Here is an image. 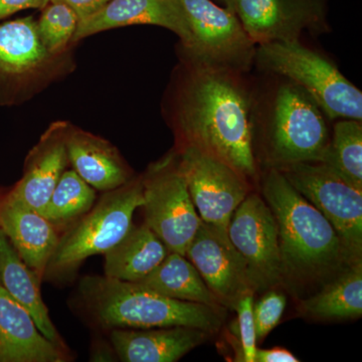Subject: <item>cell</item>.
Masks as SVG:
<instances>
[{
  "label": "cell",
  "mask_w": 362,
  "mask_h": 362,
  "mask_svg": "<svg viewBox=\"0 0 362 362\" xmlns=\"http://www.w3.org/2000/svg\"><path fill=\"white\" fill-rule=\"evenodd\" d=\"M233 73L197 66L178 95L176 125L183 145L220 159L247 180L257 175L252 105Z\"/></svg>",
  "instance_id": "obj_1"
},
{
  "label": "cell",
  "mask_w": 362,
  "mask_h": 362,
  "mask_svg": "<svg viewBox=\"0 0 362 362\" xmlns=\"http://www.w3.org/2000/svg\"><path fill=\"white\" fill-rule=\"evenodd\" d=\"M263 194L277 225L283 279L309 280L349 265L335 228L277 168L264 178Z\"/></svg>",
  "instance_id": "obj_2"
},
{
  "label": "cell",
  "mask_w": 362,
  "mask_h": 362,
  "mask_svg": "<svg viewBox=\"0 0 362 362\" xmlns=\"http://www.w3.org/2000/svg\"><path fill=\"white\" fill-rule=\"evenodd\" d=\"M78 291L90 316L108 329L185 326L214 334L225 318L223 307L171 299L138 283L107 276L85 277Z\"/></svg>",
  "instance_id": "obj_3"
},
{
  "label": "cell",
  "mask_w": 362,
  "mask_h": 362,
  "mask_svg": "<svg viewBox=\"0 0 362 362\" xmlns=\"http://www.w3.org/2000/svg\"><path fill=\"white\" fill-rule=\"evenodd\" d=\"M143 204L141 178L107 192L96 206L59 238L45 275H68L89 257L108 252L129 233L135 211Z\"/></svg>",
  "instance_id": "obj_4"
},
{
  "label": "cell",
  "mask_w": 362,
  "mask_h": 362,
  "mask_svg": "<svg viewBox=\"0 0 362 362\" xmlns=\"http://www.w3.org/2000/svg\"><path fill=\"white\" fill-rule=\"evenodd\" d=\"M256 51L262 65L301 88L331 119L361 121V90L337 66L299 40L266 42Z\"/></svg>",
  "instance_id": "obj_5"
},
{
  "label": "cell",
  "mask_w": 362,
  "mask_h": 362,
  "mask_svg": "<svg viewBox=\"0 0 362 362\" xmlns=\"http://www.w3.org/2000/svg\"><path fill=\"white\" fill-rule=\"evenodd\" d=\"M330 139L322 111L301 88L282 86L276 95L267 133L271 168L321 162Z\"/></svg>",
  "instance_id": "obj_6"
},
{
  "label": "cell",
  "mask_w": 362,
  "mask_h": 362,
  "mask_svg": "<svg viewBox=\"0 0 362 362\" xmlns=\"http://www.w3.org/2000/svg\"><path fill=\"white\" fill-rule=\"evenodd\" d=\"M277 169L333 226L349 265L361 261L362 190L322 162H300Z\"/></svg>",
  "instance_id": "obj_7"
},
{
  "label": "cell",
  "mask_w": 362,
  "mask_h": 362,
  "mask_svg": "<svg viewBox=\"0 0 362 362\" xmlns=\"http://www.w3.org/2000/svg\"><path fill=\"white\" fill-rule=\"evenodd\" d=\"M141 180L145 225L169 252L185 256L202 220L178 168L177 157L168 156L152 164Z\"/></svg>",
  "instance_id": "obj_8"
},
{
  "label": "cell",
  "mask_w": 362,
  "mask_h": 362,
  "mask_svg": "<svg viewBox=\"0 0 362 362\" xmlns=\"http://www.w3.org/2000/svg\"><path fill=\"white\" fill-rule=\"evenodd\" d=\"M192 35L189 52L197 66L246 70L256 56L255 42L233 11L213 0H181Z\"/></svg>",
  "instance_id": "obj_9"
},
{
  "label": "cell",
  "mask_w": 362,
  "mask_h": 362,
  "mask_svg": "<svg viewBox=\"0 0 362 362\" xmlns=\"http://www.w3.org/2000/svg\"><path fill=\"white\" fill-rule=\"evenodd\" d=\"M177 165L202 221L228 232L233 211L249 195L246 178L189 145H183Z\"/></svg>",
  "instance_id": "obj_10"
},
{
  "label": "cell",
  "mask_w": 362,
  "mask_h": 362,
  "mask_svg": "<svg viewBox=\"0 0 362 362\" xmlns=\"http://www.w3.org/2000/svg\"><path fill=\"white\" fill-rule=\"evenodd\" d=\"M228 235L250 272L256 291L282 282L277 225L258 194H249L233 211Z\"/></svg>",
  "instance_id": "obj_11"
},
{
  "label": "cell",
  "mask_w": 362,
  "mask_h": 362,
  "mask_svg": "<svg viewBox=\"0 0 362 362\" xmlns=\"http://www.w3.org/2000/svg\"><path fill=\"white\" fill-rule=\"evenodd\" d=\"M185 257L221 306L235 310L240 298L256 292L246 263L228 232L202 221Z\"/></svg>",
  "instance_id": "obj_12"
},
{
  "label": "cell",
  "mask_w": 362,
  "mask_h": 362,
  "mask_svg": "<svg viewBox=\"0 0 362 362\" xmlns=\"http://www.w3.org/2000/svg\"><path fill=\"white\" fill-rule=\"evenodd\" d=\"M325 0H233L232 11L255 44L299 40L324 20Z\"/></svg>",
  "instance_id": "obj_13"
},
{
  "label": "cell",
  "mask_w": 362,
  "mask_h": 362,
  "mask_svg": "<svg viewBox=\"0 0 362 362\" xmlns=\"http://www.w3.org/2000/svg\"><path fill=\"white\" fill-rule=\"evenodd\" d=\"M135 25L168 28L189 51L192 35L181 0H111L99 13L78 21L73 42L105 30Z\"/></svg>",
  "instance_id": "obj_14"
},
{
  "label": "cell",
  "mask_w": 362,
  "mask_h": 362,
  "mask_svg": "<svg viewBox=\"0 0 362 362\" xmlns=\"http://www.w3.org/2000/svg\"><path fill=\"white\" fill-rule=\"evenodd\" d=\"M70 124L59 121L45 131L25 159L23 177L8 197L42 213L69 164L66 139Z\"/></svg>",
  "instance_id": "obj_15"
},
{
  "label": "cell",
  "mask_w": 362,
  "mask_h": 362,
  "mask_svg": "<svg viewBox=\"0 0 362 362\" xmlns=\"http://www.w3.org/2000/svg\"><path fill=\"white\" fill-rule=\"evenodd\" d=\"M0 228L26 266L42 280L59 237L42 214L8 195L0 202Z\"/></svg>",
  "instance_id": "obj_16"
},
{
  "label": "cell",
  "mask_w": 362,
  "mask_h": 362,
  "mask_svg": "<svg viewBox=\"0 0 362 362\" xmlns=\"http://www.w3.org/2000/svg\"><path fill=\"white\" fill-rule=\"evenodd\" d=\"M206 331L185 326L112 329L110 340L123 362H175L206 341Z\"/></svg>",
  "instance_id": "obj_17"
},
{
  "label": "cell",
  "mask_w": 362,
  "mask_h": 362,
  "mask_svg": "<svg viewBox=\"0 0 362 362\" xmlns=\"http://www.w3.org/2000/svg\"><path fill=\"white\" fill-rule=\"evenodd\" d=\"M65 350L40 332L30 312L0 285V362H65Z\"/></svg>",
  "instance_id": "obj_18"
},
{
  "label": "cell",
  "mask_w": 362,
  "mask_h": 362,
  "mask_svg": "<svg viewBox=\"0 0 362 362\" xmlns=\"http://www.w3.org/2000/svg\"><path fill=\"white\" fill-rule=\"evenodd\" d=\"M69 163L88 185L110 192L131 180V171L110 142L70 125L66 139Z\"/></svg>",
  "instance_id": "obj_19"
},
{
  "label": "cell",
  "mask_w": 362,
  "mask_h": 362,
  "mask_svg": "<svg viewBox=\"0 0 362 362\" xmlns=\"http://www.w3.org/2000/svg\"><path fill=\"white\" fill-rule=\"evenodd\" d=\"M52 59L40 42L33 16L0 23V90L32 78Z\"/></svg>",
  "instance_id": "obj_20"
},
{
  "label": "cell",
  "mask_w": 362,
  "mask_h": 362,
  "mask_svg": "<svg viewBox=\"0 0 362 362\" xmlns=\"http://www.w3.org/2000/svg\"><path fill=\"white\" fill-rule=\"evenodd\" d=\"M42 280L30 270L0 228V285L23 308L30 312L40 332L66 351V346L49 317L40 285Z\"/></svg>",
  "instance_id": "obj_21"
},
{
  "label": "cell",
  "mask_w": 362,
  "mask_h": 362,
  "mask_svg": "<svg viewBox=\"0 0 362 362\" xmlns=\"http://www.w3.org/2000/svg\"><path fill=\"white\" fill-rule=\"evenodd\" d=\"M168 247L156 233L143 223L105 252V276L137 283L149 275L168 255Z\"/></svg>",
  "instance_id": "obj_22"
},
{
  "label": "cell",
  "mask_w": 362,
  "mask_h": 362,
  "mask_svg": "<svg viewBox=\"0 0 362 362\" xmlns=\"http://www.w3.org/2000/svg\"><path fill=\"white\" fill-rule=\"evenodd\" d=\"M137 283L171 299L223 307L194 264L177 252H169L149 275Z\"/></svg>",
  "instance_id": "obj_23"
},
{
  "label": "cell",
  "mask_w": 362,
  "mask_h": 362,
  "mask_svg": "<svg viewBox=\"0 0 362 362\" xmlns=\"http://www.w3.org/2000/svg\"><path fill=\"white\" fill-rule=\"evenodd\" d=\"M305 313L322 319L357 318L362 314V263L347 269L301 303Z\"/></svg>",
  "instance_id": "obj_24"
},
{
  "label": "cell",
  "mask_w": 362,
  "mask_h": 362,
  "mask_svg": "<svg viewBox=\"0 0 362 362\" xmlns=\"http://www.w3.org/2000/svg\"><path fill=\"white\" fill-rule=\"evenodd\" d=\"M321 162L350 185L362 190L361 121L349 119L337 123Z\"/></svg>",
  "instance_id": "obj_25"
},
{
  "label": "cell",
  "mask_w": 362,
  "mask_h": 362,
  "mask_svg": "<svg viewBox=\"0 0 362 362\" xmlns=\"http://www.w3.org/2000/svg\"><path fill=\"white\" fill-rule=\"evenodd\" d=\"M96 189L75 170H65L40 213L54 226L77 221L94 206Z\"/></svg>",
  "instance_id": "obj_26"
},
{
  "label": "cell",
  "mask_w": 362,
  "mask_h": 362,
  "mask_svg": "<svg viewBox=\"0 0 362 362\" xmlns=\"http://www.w3.org/2000/svg\"><path fill=\"white\" fill-rule=\"evenodd\" d=\"M78 18L70 7L59 2H49L42 8L37 21V33L45 49L58 58L73 42L77 30Z\"/></svg>",
  "instance_id": "obj_27"
},
{
  "label": "cell",
  "mask_w": 362,
  "mask_h": 362,
  "mask_svg": "<svg viewBox=\"0 0 362 362\" xmlns=\"http://www.w3.org/2000/svg\"><path fill=\"white\" fill-rule=\"evenodd\" d=\"M287 299L282 293L269 292L254 305L255 327H256L257 339L267 337L280 322L284 313Z\"/></svg>",
  "instance_id": "obj_28"
},
{
  "label": "cell",
  "mask_w": 362,
  "mask_h": 362,
  "mask_svg": "<svg viewBox=\"0 0 362 362\" xmlns=\"http://www.w3.org/2000/svg\"><path fill=\"white\" fill-rule=\"evenodd\" d=\"M254 294H247L240 298L235 305V310L238 313V322H239V334L240 346H242V361L245 362H255V356L257 351V334L255 327L254 314Z\"/></svg>",
  "instance_id": "obj_29"
},
{
  "label": "cell",
  "mask_w": 362,
  "mask_h": 362,
  "mask_svg": "<svg viewBox=\"0 0 362 362\" xmlns=\"http://www.w3.org/2000/svg\"><path fill=\"white\" fill-rule=\"evenodd\" d=\"M110 1L111 0H49V2H59L70 7L77 14L78 21L99 13Z\"/></svg>",
  "instance_id": "obj_30"
},
{
  "label": "cell",
  "mask_w": 362,
  "mask_h": 362,
  "mask_svg": "<svg viewBox=\"0 0 362 362\" xmlns=\"http://www.w3.org/2000/svg\"><path fill=\"white\" fill-rule=\"evenodd\" d=\"M49 0H0V21L25 9L45 8Z\"/></svg>",
  "instance_id": "obj_31"
},
{
  "label": "cell",
  "mask_w": 362,
  "mask_h": 362,
  "mask_svg": "<svg viewBox=\"0 0 362 362\" xmlns=\"http://www.w3.org/2000/svg\"><path fill=\"white\" fill-rule=\"evenodd\" d=\"M299 359L288 349L275 347L271 349H257L255 362H298Z\"/></svg>",
  "instance_id": "obj_32"
},
{
  "label": "cell",
  "mask_w": 362,
  "mask_h": 362,
  "mask_svg": "<svg viewBox=\"0 0 362 362\" xmlns=\"http://www.w3.org/2000/svg\"><path fill=\"white\" fill-rule=\"evenodd\" d=\"M216 1L221 2L223 7H226V8L230 9V11H232L233 0H216Z\"/></svg>",
  "instance_id": "obj_33"
}]
</instances>
